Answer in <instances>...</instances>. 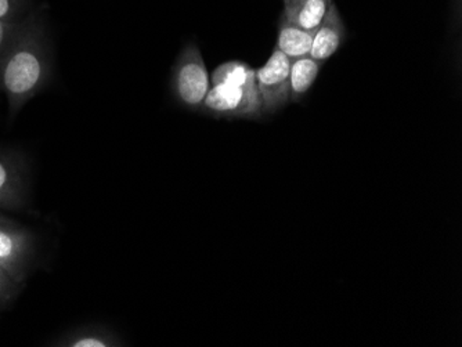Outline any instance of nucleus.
<instances>
[{"label": "nucleus", "instance_id": "f257e3e1", "mask_svg": "<svg viewBox=\"0 0 462 347\" xmlns=\"http://www.w3.org/2000/svg\"><path fill=\"white\" fill-rule=\"evenodd\" d=\"M51 77V59L41 15L20 23L9 48L0 57V92L9 105L10 118L17 115Z\"/></svg>", "mask_w": 462, "mask_h": 347}, {"label": "nucleus", "instance_id": "f03ea898", "mask_svg": "<svg viewBox=\"0 0 462 347\" xmlns=\"http://www.w3.org/2000/svg\"><path fill=\"white\" fill-rule=\"evenodd\" d=\"M173 97L187 110L199 111L211 89V75L196 43H189L176 59L172 69Z\"/></svg>", "mask_w": 462, "mask_h": 347}, {"label": "nucleus", "instance_id": "7ed1b4c3", "mask_svg": "<svg viewBox=\"0 0 462 347\" xmlns=\"http://www.w3.org/2000/svg\"><path fill=\"white\" fill-rule=\"evenodd\" d=\"M199 111L215 118L261 119L264 115L258 87L225 84L211 85Z\"/></svg>", "mask_w": 462, "mask_h": 347}, {"label": "nucleus", "instance_id": "20e7f679", "mask_svg": "<svg viewBox=\"0 0 462 347\" xmlns=\"http://www.w3.org/2000/svg\"><path fill=\"white\" fill-rule=\"evenodd\" d=\"M35 251L32 233L9 219L0 220V268L24 284Z\"/></svg>", "mask_w": 462, "mask_h": 347}, {"label": "nucleus", "instance_id": "39448f33", "mask_svg": "<svg viewBox=\"0 0 462 347\" xmlns=\"http://www.w3.org/2000/svg\"><path fill=\"white\" fill-rule=\"evenodd\" d=\"M291 59L274 48L266 64L255 69L256 87L263 114H274L291 101Z\"/></svg>", "mask_w": 462, "mask_h": 347}, {"label": "nucleus", "instance_id": "423d86ee", "mask_svg": "<svg viewBox=\"0 0 462 347\" xmlns=\"http://www.w3.org/2000/svg\"><path fill=\"white\" fill-rule=\"evenodd\" d=\"M345 39H346V28L339 14L338 7L334 4L320 27L314 32L309 56L319 63L324 64L339 50Z\"/></svg>", "mask_w": 462, "mask_h": 347}, {"label": "nucleus", "instance_id": "0eeeda50", "mask_svg": "<svg viewBox=\"0 0 462 347\" xmlns=\"http://www.w3.org/2000/svg\"><path fill=\"white\" fill-rule=\"evenodd\" d=\"M25 176L20 158L0 152V208L18 209L24 204Z\"/></svg>", "mask_w": 462, "mask_h": 347}, {"label": "nucleus", "instance_id": "6e6552de", "mask_svg": "<svg viewBox=\"0 0 462 347\" xmlns=\"http://www.w3.org/2000/svg\"><path fill=\"white\" fill-rule=\"evenodd\" d=\"M334 0H287L282 18L305 31H316L331 10Z\"/></svg>", "mask_w": 462, "mask_h": 347}, {"label": "nucleus", "instance_id": "1a4fd4ad", "mask_svg": "<svg viewBox=\"0 0 462 347\" xmlns=\"http://www.w3.org/2000/svg\"><path fill=\"white\" fill-rule=\"evenodd\" d=\"M316 31H305L280 18L276 49L290 59H300L310 54Z\"/></svg>", "mask_w": 462, "mask_h": 347}, {"label": "nucleus", "instance_id": "9d476101", "mask_svg": "<svg viewBox=\"0 0 462 347\" xmlns=\"http://www.w3.org/2000/svg\"><path fill=\"white\" fill-rule=\"evenodd\" d=\"M323 63H319L310 56L291 59L290 69V96L291 101L300 103L320 74Z\"/></svg>", "mask_w": 462, "mask_h": 347}, {"label": "nucleus", "instance_id": "9b49d317", "mask_svg": "<svg viewBox=\"0 0 462 347\" xmlns=\"http://www.w3.org/2000/svg\"><path fill=\"white\" fill-rule=\"evenodd\" d=\"M219 84L237 87H256L255 69L238 59L220 64L211 75V85Z\"/></svg>", "mask_w": 462, "mask_h": 347}, {"label": "nucleus", "instance_id": "f8f14e48", "mask_svg": "<svg viewBox=\"0 0 462 347\" xmlns=\"http://www.w3.org/2000/svg\"><path fill=\"white\" fill-rule=\"evenodd\" d=\"M59 346L67 347H114L121 346V341L110 331L98 326H87L77 333L66 336L59 342Z\"/></svg>", "mask_w": 462, "mask_h": 347}, {"label": "nucleus", "instance_id": "ddd939ff", "mask_svg": "<svg viewBox=\"0 0 462 347\" xmlns=\"http://www.w3.org/2000/svg\"><path fill=\"white\" fill-rule=\"evenodd\" d=\"M21 287L23 284L15 281L4 268H0V306L6 305L10 300L14 299Z\"/></svg>", "mask_w": 462, "mask_h": 347}, {"label": "nucleus", "instance_id": "4468645a", "mask_svg": "<svg viewBox=\"0 0 462 347\" xmlns=\"http://www.w3.org/2000/svg\"><path fill=\"white\" fill-rule=\"evenodd\" d=\"M24 7V0H0V20L14 23Z\"/></svg>", "mask_w": 462, "mask_h": 347}, {"label": "nucleus", "instance_id": "2eb2a0df", "mask_svg": "<svg viewBox=\"0 0 462 347\" xmlns=\"http://www.w3.org/2000/svg\"><path fill=\"white\" fill-rule=\"evenodd\" d=\"M20 23H7L0 20V57L4 56L6 49L9 48L10 42L14 38L15 31H17Z\"/></svg>", "mask_w": 462, "mask_h": 347}, {"label": "nucleus", "instance_id": "dca6fc26", "mask_svg": "<svg viewBox=\"0 0 462 347\" xmlns=\"http://www.w3.org/2000/svg\"><path fill=\"white\" fill-rule=\"evenodd\" d=\"M4 219H6V217L2 216V215H0V220H4Z\"/></svg>", "mask_w": 462, "mask_h": 347}, {"label": "nucleus", "instance_id": "f3484780", "mask_svg": "<svg viewBox=\"0 0 462 347\" xmlns=\"http://www.w3.org/2000/svg\"><path fill=\"white\" fill-rule=\"evenodd\" d=\"M284 2H287V0H284Z\"/></svg>", "mask_w": 462, "mask_h": 347}]
</instances>
